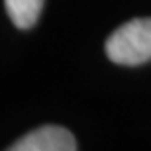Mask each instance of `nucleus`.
I'll return each instance as SVG.
<instances>
[{
	"mask_svg": "<svg viewBox=\"0 0 151 151\" xmlns=\"http://www.w3.org/2000/svg\"><path fill=\"white\" fill-rule=\"evenodd\" d=\"M45 0H4L8 18L20 29H29L37 24Z\"/></svg>",
	"mask_w": 151,
	"mask_h": 151,
	"instance_id": "3",
	"label": "nucleus"
},
{
	"mask_svg": "<svg viewBox=\"0 0 151 151\" xmlns=\"http://www.w3.org/2000/svg\"><path fill=\"white\" fill-rule=\"evenodd\" d=\"M104 49L110 61L124 67L151 61V18H135L122 24L110 34Z\"/></svg>",
	"mask_w": 151,
	"mask_h": 151,
	"instance_id": "1",
	"label": "nucleus"
},
{
	"mask_svg": "<svg viewBox=\"0 0 151 151\" xmlns=\"http://www.w3.org/2000/svg\"><path fill=\"white\" fill-rule=\"evenodd\" d=\"M6 151H77V141L67 128L47 124L22 135Z\"/></svg>",
	"mask_w": 151,
	"mask_h": 151,
	"instance_id": "2",
	"label": "nucleus"
}]
</instances>
